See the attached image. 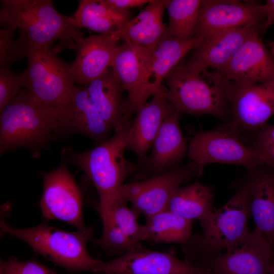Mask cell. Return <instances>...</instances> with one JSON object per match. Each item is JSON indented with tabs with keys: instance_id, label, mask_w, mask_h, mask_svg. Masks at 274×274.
I'll return each mask as SVG.
<instances>
[{
	"instance_id": "35",
	"label": "cell",
	"mask_w": 274,
	"mask_h": 274,
	"mask_svg": "<svg viewBox=\"0 0 274 274\" xmlns=\"http://www.w3.org/2000/svg\"><path fill=\"white\" fill-rule=\"evenodd\" d=\"M0 271L3 274H57L37 260L21 261L14 257L1 261Z\"/></svg>"
},
{
	"instance_id": "24",
	"label": "cell",
	"mask_w": 274,
	"mask_h": 274,
	"mask_svg": "<svg viewBox=\"0 0 274 274\" xmlns=\"http://www.w3.org/2000/svg\"><path fill=\"white\" fill-rule=\"evenodd\" d=\"M202 38L180 40L166 35L150 50L143 81L147 99L163 84L170 71L199 44Z\"/></svg>"
},
{
	"instance_id": "38",
	"label": "cell",
	"mask_w": 274,
	"mask_h": 274,
	"mask_svg": "<svg viewBox=\"0 0 274 274\" xmlns=\"http://www.w3.org/2000/svg\"><path fill=\"white\" fill-rule=\"evenodd\" d=\"M268 46L269 49V51L274 58V40L269 42Z\"/></svg>"
},
{
	"instance_id": "12",
	"label": "cell",
	"mask_w": 274,
	"mask_h": 274,
	"mask_svg": "<svg viewBox=\"0 0 274 274\" xmlns=\"http://www.w3.org/2000/svg\"><path fill=\"white\" fill-rule=\"evenodd\" d=\"M227 98L228 123L242 136L249 134L274 115V79L253 84L230 82Z\"/></svg>"
},
{
	"instance_id": "34",
	"label": "cell",
	"mask_w": 274,
	"mask_h": 274,
	"mask_svg": "<svg viewBox=\"0 0 274 274\" xmlns=\"http://www.w3.org/2000/svg\"><path fill=\"white\" fill-rule=\"evenodd\" d=\"M16 30L12 27L5 26L0 30V68H10L14 63L25 56L17 40L14 39Z\"/></svg>"
},
{
	"instance_id": "29",
	"label": "cell",
	"mask_w": 274,
	"mask_h": 274,
	"mask_svg": "<svg viewBox=\"0 0 274 274\" xmlns=\"http://www.w3.org/2000/svg\"><path fill=\"white\" fill-rule=\"evenodd\" d=\"M201 2L202 0H166L169 19L167 35L180 40L194 38Z\"/></svg>"
},
{
	"instance_id": "14",
	"label": "cell",
	"mask_w": 274,
	"mask_h": 274,
	"mask_svg": "<svg viewBox=\"0 0 274 274\" xmlns=\"http://www.w3.org/2000/svg\"><path fill=\"white\" fill-rule=\"evenodd\" d=\"M242 191L249 216L274 252V166L261 164L229 185Z\"/></svg>"
},
{
	"instance_id": "16",
	"label": "cell",
	"mask_w": 274,
	"mask_h": 274,
	"mask_svg": "<svg viewBox=\"0 0 274 274\" xmlns=\"http://www.w3.org/2000/svg\"><path fill=\"white\" fill-rule=\"evenodd\" d=\"M180 116L181 113L175 111L165 118L154 141L151 153L135 162L136 181L181 164L187 153L188 143L180 126Z\"/></svg>"
},
{
	"instance_id": "2",
	"label": "cell",
	"mask_w": 274,
	"mask_h": 274,
	"mask_svg": "<svg viewBox=\"0 0 274 274\" xmlns=\"http://www.w3.org/2000/svg\"><path fill=\"white\" fill-rule=\"evenodd\" d=\"M1 2V24L19 29L17 41L24 52L30 48H50L59 40H70L78 46L84 38L72 17L58 12L52 1Z\"/></svg>"
},
{
	"instance_id": "39",
	"label": "cell",
	"mask_w": 274,
	"mask_h": 274,
	"mask_svg": "<svg viewBox=\"0 0 274 274\" xmlns=\"http://www.w3.org/2000/svg\"><path fill=\"white\" fill-rule=\"evenodd\" d=\"M270 274H274V264L273 265L272 270H271V272H270Z\"/></svg>"
},
{
	"instance_id": "6",
	"label": "cell",
	"mask_w": 274,
	"mask_h": 274,
	"mask_svg": "<svg viewBox=\"0 0 274 274\" xmlns=\"http://www.w3.org/2000/svg\"><path fill=\"white\" fill-rule=\"evenodd\" d=\"M234 190V195L200 225L202 234H192L182 245L184 261L187 263L195 266L199 261L222 253L249 232V214L245 195L239 190Z\"/></svg>"
},
{
	"instance_id": "15",
	"label": "cell",
	"mask_w": 274,
	"mask_h": 274,
	"mask_svg": "<svg viewBox=\"0 0 274 274\" xmlns=\"http://www.w3.org/2000/svg\"><path fill=\"white\" fill-rule=\"evenodd\" d=\"M265 15L262 5L236 0H202L194 37L230 28L262 27Z\"/></svg>"
},
{
	"instance_id": "36",
	"label": "cell",
	"mask_w": 274,
	"mask_h": 274,
	"mask_svg": "<svg viewBox=\"0 0 274 274\" xmlns=\"http://www.w3.org/2000/svg\"><path fill=\"white\" fill-rule=\"evenodd\" d=\"M151 0H104L111 8L120 11H128L134 8H141L147 5Z\"/></svg>"
},
{
	"instance_id": "40",
	"label": "cell",
	"mask_w": 274,
	"mask_h": 274,
	"mask_svg": "<svg viewBox=\"0 0 274 274\" xmlns=\"http://www.w3.org/2000/svg\"><path fill=\"white\" fill-rule=\"evenodd\" d=\"M0 274H3L2 271H0Z\"/></svg>"
},
{
	"instance_id": "27",
	"label": "cell",
	"mask_w": 274,
	"mask_h": 274,
	"mask_svg": "<svg viewBox=\"0 0 274 274\" xmlns=\"http://www.w3.org/2000/svg\"><path fill=\"white\" fill-rule=\"evenodd\" d=\"M72 18L80 28L111 35L131 18V13L113 9L104 0H81Z\"/></svg>"
},
{
	"instance_id": "4",
	"label": "cell",
	"mask_w": 274,
	"mask_h": 274,
	"mask_svg": "<svg viewBox=\"0 0 274 274\" xmlns=\"http://www.w3.org/2000/svg\"><path fill=\"white\" fill-rule=\"evenodd\" d=\"M1 231L28 244L33 251L71 271L94 270L99 260L93 258L87 248L94 239L93 228L70 232L46 223L29 228H17L2 220Z\"/></svg>"
},
{
	"instance_id": "37",
	"label": "cell",
	"mask_w": 274,
	"mask_h": 274,
	"mask_svg": "<svg viewBox=\"0 0 274 274\" xmlns=\"http://www.w3.org/2000/svg\"><path fill=\"white\" fill-rule=\"evenodd\" d=\"M265 15L264 31L274 23V0H267L262 5Z\"/></svg>"
},
{
	"instance_id": "28",
	"label": "cell",
	"mask_w": 274,
	"mask_h": 274,
	"mask_svg": "<svg viewBox=\"0 0 274 274\" xmlns=\"http://www.w3.org/2000/svg\"><path fill=\"white\" fill-rule=\"evenodd\" d=\"M142 225L141 241L183 245L192 235V221L163 210L146 219Z\"/></svg>"
},
{
	"instance_id": "20",
	"label": "cell",
	"mask_w": 274,
	"mask_h": 274,
	"mask_svg": "<svg viewBox=\"0 0 274 274\" xmlns=\"http://www.w3.org/2000/svg\"><path fill=\"white\" fill-rule=\"evenodd\" d=\"M165 90V86L162 84L152 95V99L142 105L135 113L126 150L133 152L138 159L147 156L163 121L176 111L167 99Z\"/></svg>"
},
{
	"instance_id": "9",
	"label": "cell",
	"mask_w": 274,
	"mask_h": 274,
	"mask_svg": "<svg viewBox=\"0 0 274 274\" xmlns=\"http://www.w3.org/2000/svg\"><path fill=\"white\" fill-rule=\"evenodd\" d=\"M187 154L191 161L204 167L223 163L250 170L263 163L228 122L210 130L195 132L188 143Z\"/></svg>"
},
{
	"instance_id": "22",
	"label": "cell",
	"mask_w": 274,
	"mask_h": 274,
	"mask_svg": "<svg viewBox=\"0 0 274 274\" xmlns=\"http://www.w3.org/2000/svg\"><path fill=\"white\" fill-rule=\"evenodd\" d=\"M118 42L110 35L84 38L77 46L76 57L71 64L75 82L86 86L104 74L111 67Z\"/></svg>"
},
{
	"instance_id": "19",
	"label": "cell",
	"mask_w": 274,
	"mask_h": 274,
	"mask_svg": "<svg viewBox=\"0 0 274 274\" xmlns=\"http://www.w3.org/2000/svg\"><path fill=\"white\" fill-rule=\"evenodd\" d=\"M150 49L139 48L125 42L117 47L111 67L123 90L127 93L123 123L147 101L143 81Z\"/></svg>"
},
{
	"instance_id": "7",
	"label": "cell",
	"mask_w": 274,
	"mask_h": 274,
	"mask_svg": "<svg viewBox=\"0 0 274 274\" xmlns=\"http://www.w3.org/2000/svg\"><path fill=\"white\" fill-rule=\"evenodd\" d=\"M28 66L24 88L38 101L61 108L69 102L76 87L71 64L63 62L51 47L25 50Z\"/></svg>"
},
{
	"instance_id": "8",
	"label": "cell",
	"mask_w": 274,
	"mask_h": 274,
	"mask_svg": "<svg viewBox=\"0 0 274 274\" xmlns=\"http://www.w3.org/2000/svg\"><path fill=\"white\" fill-rule=\"evenodd\" d=\"M204 166L193 161L180 164L149 179L123 184L118 193L146 219L164 210L174 192L181 185L198 179Z\"/></svg>"
},
{
	"instance_id": "31",
	"label": "cell",
	"mask_w": 274,
	"mask_h": 274,
	"mask_svg": "<svg viewBox=\"0 0 274 274\" xmlns=\"http://www.w3.org/2000/svg\"><path fill=\"white\" fill-rule=\"evenodd\" d=\"M103 231L101 236L91 243L101 249L108 256L119 257L139 242H135L112 221L101 220Z\"/></svg>"
},
{
	"instance_id": "11",
	"label": "cell",
	"mask_w": 274,
	"mask_h": 274,
	"mask_svg": "<svg viewBox=\"0 0 274 274\" xmlns=\"http://www.w3.org/2000/svg\"><path fill=\"white\" fill-rule=\"evenodd\" d=\"M43 188L40 202L42 216L46 220H59L83 230L86 226L83 214L80 189L63 160L60 166L42 174Z\"/></svg>"
},
{
	"instance_id": "3",
	"label": "cell",
	"mask_w": 274,
	"mask_h": 274,
	"mask_svg": "<svg viewBox=\"0 0 274 274\" xmlns=\"http://www.w3.org/2000/svg\"><path fill=\"white\" fill-rule=\"evenodd\" d=\"M59 109L38 101L23 88L0 113L1 155L25 148L39 157L55 133Z\"/></svg>"
},
{
	"instance_id": "10",
	"label": "cell",
	"mask_w": 274,
	"mask_h": 274,
	"mask_svg": "<svg viewBox=\"0 0 274 274\" xmlns=\"http://www.w3.org/2000/svg\"><path fill=\"white\" fill-rule=\"evenodd\" d=\"M273 264L272 249L255 228L222 253L195 266L211 274H270Z\"/></svg>"
},
{
	"instance_id": "1",
	"label": "cell",
	"mask_w": 274,
	"mask_h": 274,
	"mask_svg": "<svg viewBox=\"0 0 274 274\" xmlns=\"http://www.w3.org/2000/svg\"><path fill=\"white\" fill-rule=\"evenodd\" d=\"M163 83L166 97L176 111L193 116L209 115L224 123L229 122L227 91L230 81L219 72L191 62H180Z\"/></svg>"
},
{
	"instance_id": "21",
	"label": "cell",
	"mask_w": 274,
	"mask_h": 274,
	"mask_svg": "<svg viewBox=\"0 0 274 274\" xmlns=\"http://www.w3.org/2000/svg\"><path fill=\"white\" fill-rule=\"evenodd\" d=\"M262 27L247 26L216 31L202 37L192 50L190 62L201 67L220 71L254 33L263 32Z\"/></svg>"
},
{
	"instance_id": "18",
	"label": "cell",
	"mask_w": 274,
	"mask_h": 274,
	"mask_svg": "<svg viewBox=\"0 0 274 274\" xmlns=\"http://www.w3.org/2000/svg\"><path fill=\"white\" fill-rule=\"evenodd\" d=\"M259 33L252 35L219 72L230 82L253 84L274 79V58Z\"/></svg>"
},
{
	"instance_id": "13",
	"label": "cell",
	"mask_w": 274,
	"mask_h": 274,
	"mask_svg": "<svg viewBox=\"0 0 274 274\" xmlns=\"http://www.w3.org/2000/svg\"><path fill=\"white\" fill-rule=\"evenodd\" d=\"M100 274H211L180 259L173 249L151 250L139 242L123 255L108 261L99 260L94 270Z\"/></svg>"
},
{
	"instance_id": "26",
	"label": "cell",
	"mask_w": 274,
	"mask_h": 274,
	"mask_svg": "<svg viewBox=\"0 0 274 274\" xmlns=\"http://www.w3.org/2000/svg\"><path fill=\"white\" fill-rule=\"evenodd\" d=\"M214 196L211 186L195 182L178 188L164 210L190 221L197 220L201 225L211 218L216 210L213 206Z\"/></svg>"
},
{
	"instance_id": "25",
	"label": "cell",
	"mask_w": 274,
	"mask_h": 274,
	"mask_svg": "<svg viewBox=\"0 0 274 274\" xmlns=\"http://www.w3.org/2000/svg\"><path fill=\"white\" fill-rule=\"evenodd\" d=\"M88 94L104 120L116 130L123 124L126 98L122 85L112 67L85 86Z\"/></svg>"
},
{
	"instance_id": "33",
	"label": "cell",
	"mask_w": 274,
	"mask_h": 274,
	"mask_svg": "<svg viewBox=\"0 0 274 274\" xmlns=\"http://www.w3.org/2000/svg\"><path fill=\"white\" fill-rule=\"evenodd\" d=\"M25 71L16 74L10 68H0V113L24 88Z\"/></svg>"
},
{
	"instance_id": "5",
	"label": "cell",
	"mask_w": 274,
	"mask_h": 274,
	"mask_svg": "<svg viewBox=\"0 0 274 274\" xmlns=\"http://www.w3.org/2000/svg\"><path fill=\"white\" fill-rule=\"evenodd\" d=\"M133 119L130 118L112 136L93 148L82 153L70 150L69 163L83 171L96 188L99 201L115 195L125 179L135 173L137 165L124 156L126 142Z\"/></svg>"
},
{
	"instance_id": "17",
	"label": "cell",
	"mask_w": 274,
	"mask_h": 274,
	"mask_svg": "<svg viewBox=\"0 0 274 274\" xmlns=\"http://www.w3.org/2000/svg\"><path fill=\"white\" fill-rule=\"evenodd\" d=\"M112 129L91 101L86 87L80 86L76 87L69 102L59 108L55 134H80L96 145L109 139Z\"/></svg>"
},
{
	"instance_id": "23",
	"label": "cell",
	"mask_w": 274,
	"mask_h": 274,
	"mask_svg": "<svg viewBox=\"0 0 274 274\" xmlns=\"http://www.w3.org/2000/svg\"><path fill=\"white\" fill-rule=\"evenodd\" d=\"M166 3V0H151L110 36L139 48L152 49L167 35V26L163 22Z\"/></svg>"
},
{
	"instance_id": "30",
	"label": "cell",
	"mask_w": 274,
	"mask_h": 274,
	"mask_svg": "<svg viewBox=\"0 0 274 274\" xmlns=\"http://www.w3.org/2000/svg\"><path fill=\"white\" fill-rule=\"evenodd\" d=\"M128 202L118 193L104 201H98L95 209L101 220L112 221L123 230L135 242H141L142 225L138 222L139 216L127 206Z\"/></svg>"
},
{
	"instance_id": "32",
	"label": "cell",
	"mask_w": 274,
	"mask_h": 274,
	"mask_svg": "<svg viewBox=\"0 0 274 274\" xmlns=\"http://www.w3.org/2000/svg\"><path fill=\"white\" fill-rule=\"evenodd\" d=\"M248 136L246 143L263 164L274 166V124L266 123Z\"/></svg>"
}]
</instances>
